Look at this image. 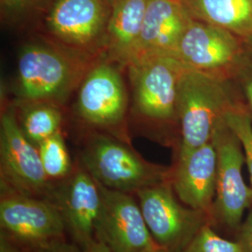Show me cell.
<instances>
[{
    "mask_svg": "<svg viewBox=\"0 0 252 252\" xmlns=\"http://www.w3.org/2000/svg\"><path fill=\"white\" fill-rule=\"evenodd\" d=\"M186 66L171 54L148 55L126 65L130 93V126L142 135L167 141L166 132L179 126L178 85Z\"/></svg>",
    "mask_w": 252,
    "mask_h": 252,
    "instance_id": "cell-1",
    "label": "cell"
},
{
    "mask_svg": "<svg viewBox=\"0 0 252 252\" xmlns=\"http://www.w3.org/2000/svg\"><path fill=\"white\" fill-rule=\"evenodd\" d=\"M98 61L69 53L42 37L28 41L17 55L13 102L47 101L63 107Z\"/></svg>",
    "mask_w": 252,
    "mask_h": 252,
    "instance_id": "cell-2",
    "label": "cell"
},
{
    "mask_svg": "<svg viewBox=\"0 0 252 252\" xmlns=\"http://www.w3.org/2000/svg\"><path fill=\"white\" fill-rule=\"evenodd\" d=\"M80 163L104 187L132 194L171 180L172 168L147 161L132 144L98 131L86 133Z\"/></svg>",
    "mask_w": 252,
    "mask_h": 252,
    "instance_id": "cell-3",
    "label": "cell"
},
{
    "mask_svg": "<svg viewBox=\"0 0 252 252\" xmlns=\"http://www.w3.org/2000/svg\"><path fill=\"white\" fill-rule=\"evenodd\" d=\"M120 64L102 58L91 67L75 93L74 111L88 130L132 144L130 93Z\"/></svg>",
    "mask_w": 252,
    "mask_h": 252,
    "instance_id": "cell-4",
    "label": "cell"
},
{
    "mask_svg": "<svg viewBox=\"0 0 252 252\" xmlns=\"http://www.w3.org/2000/svg\"><path fill=\"white\" fill-rule=\"evenodd\" d=\"M235 105L227 81L186 67L178 85V159L210 142L218 123Z\"/></svg>",
    "mask_w": 252,
    "mask_h": 252,
    "instance_id": "cell-5",
    "label": "cell"
},
{
    "mask_svg": "<svg viewBox=\"0 0 252 252\" xmlns=\"http://www.w3.org/2000/svg\"><path fill=\"white\" fill-rule=\"evenodd\" d=\"M44 32L48 42L81 57H106L111 3L106 0H53L46 8Z\"/></svg>",
    "mask_w": 252,
    "mask_h": 252,
    "instance_id": "cell-6",
    "label": "cell"
},
{
    "mask_svg": "<svg viewBox=\"0 0 252 252\" xmlns=\"http://www.w3.org/2000/svg\"><path fill=\"white\" fill-rule=\"evenodd\" d=\"M153 238L169 252H181L212 217L194 209L178 198L171 180L140 189L135 193Z\"/></svg>",
    "mask_w": 252,
    "mask_h": 252,
    "instance_id": "cell-7",
    "label": "cell"
},
{
    "mask_svg": "<svg viewBox=\"0 0 252 252\" xmlns=\"http://www.w3.org/2000/svg\"><path fill=\"white\" fill-rule=\"evenodd\" d=\"M0 186L39 198H51L54 183L47 179L38 149L19 126L12 102L0 116Z\"/></svg>",
    "mask_w": 252,
    "mask_h": 252,
    "instance_id": "cell-8",
    "label": "cell"
},
{
    "mask_svg": "<svg viewBox=\"0 0 252 252\" xmlns=\"http://www.w3.org/2000/svg\"><path fill=\"white\" fill-rule=\"evenodd\" d=\"M2 233L23 249L65 241L63 218L53 201L0 186Z\"/></svg>",
    "mask_w": 252,
    "mask_h": 252,
    "instance_id": "cell-9",
    "label": "cell"
},
{
    "mask_svg": "<svg viewBox=\"0 0 252 252\" xmlns=\"http://www.w3.org/2000/svg\"><path fill=\"white\" fill-rule=\"evenodd\" d=\"M211 142L217 153L216 198L212 210L213 224L236 230L246 209L252 207V190L244 180L243 148L224 119L218 123Z\"/></svg>",
    "mask_w": 252,
    "mask_h": 252,
    "instance_id": "cell-10",
    "label": "cell"
},
{
    "mask_svg": "<svg viewBox=\"0 0 252 252\" xmlns=\"http://www.w3.org/2000/svg\"><path fill=\"white\" fill-rule=\"evenodd\" d=\"M245 52V39L220 27L191 20L173 54L189 69L228 81Z\"/></svg>",
    "mask_w": 252,
    "mask_h": 252,
    "instance_id": "cell-11",
    "label": "cell"
},
{
    "mask_svg": "<svg viewBox=\"0 0 252 252\" xmlns=\"http://www.w3.org/2000/svg\"><path fill=\"white\" fill-rule=\"evenodd\" d=\"M51 201L60 211L67 234L81 251L97 239L102 209L99 184L81 163L63 180L54 183Z\"/></svg>",
    "mask_w": 252,
    "mask_h": 252,
    "instance_id": "cell-12",
    "label": "cell"
},
{
    "mask_svg": "<svg viewBox=\"0 0 252 252\" xmlns=\"http://www.w3.org/2000/svg\"><path fill=\"white\" fill-rule=\"evenodd\" d=\"M99 184L102 209L97 239L111 252H156L160 247L146 223L135 194L108 189Z\"/></svg>",
    "mask_w": 252,
    "mask_h": 252,
    "instance_id": "cell-13",
    "label": "cell"
},
{
    "mask_svg": "<svg viewBox=\"0 0 252 252\" xmlns=\"http://www.w3.org/2000/svg\"><path fill=\"white\" fill-rule=\"evenodd\" d=\"M171 183L183 204L212 217L216 198L217 153L211 141L177 160L172 168Z\"/></svg>",
    "mask_w": 252,
    "mask_h": 252,
    "instance_id": "cell-14",
    "label": "cell"
},
{
    "mask_svg": "<svg viewBox=\"0 0 252 252\" xmlns=\"http://www.w3.org/2000/svg\"><path fill=\"white\" fill-rule=\"evenodd\" d=\"M191 20L180 0H149L142 30L129 63L148 55H173Z\"/></svg>",
    "mask_w": 252,
    "mask_h": 252,
    "instance_id": "cell-15",
    "label": "cell"
},
{
    "mask_svg": "<svg viewBox=\"0 0 252 252\" xmlns=\"http://www.w3.org/2000/svg\"><path fill=\"white\" fill-rule=\"evenodd\" d=\"M149 0H111L106 58L126 69L139 38Z\"/></svg>",
    "mask_w": 252,
    "mask_h": 252,
    "instance_id": "cell-16",
    "label": "cell"
},
{
    "mask_svg": "<svg viewBox=\"0 0 252 252\" xmlns=\"http://www.w3.org/2000/svg\"><path fill=\"white\" fill-rule=\"evenodd\" d=\"M193 20L252 38V0H180Z\"/></svg>",
    "mask_w": 252,
    "mask_h": 252,
    "instance_id": "cell-17",
    "label": "cell"
},
{
    "mask_svg": "<svg viewBox=\"0 0 252 252\" xmlns=\"http://www.w3.org/2000/svg\"><path fill=\"white\" fill-rule=\"evenodd\" d=\"M12 104L22 131L36 147L61 131L62 106L47 101L12 102Z\"/></svg>",
    "mask_w": 252,
    "mask_h": 252,
    "instance_id": "cell-18",
    "label": "cell"
},
{
    "mask_svg": "<svg viewBox=\"0 0 252 252\" xmlns=\"http://www.w3.org/2000/svg\"><path fill=\"white\" fill-rule=\"evenodd\" d=\"M37 149L46 177L52 183L63 180L72 173L75 165L62 131L47 138Z\"/></svg>",
    "mask_w": 252,
    "mask_h": 252,
    "instance_id": "cell-19",
    "label": "cell"
},
{
    "mask_svg": "<svg viewBox=\"0 0 252 252\" xmlns=\"http://www.w3.org/2000/svg\"><path fill=\"white\" fill-rule=\"evenodd\" d=\"M226 125L229 126L240 140L245 155L252 190V118L251 113L243 107L235 105L224 115Z\"/></svg>",
    "mask_w": 252,
    "mask_h": 252,
    "instance_id": "cell-20",
    "label": "cell"
},
{
    "mask_svg": "<svg viewBox=\"0 0 252 252\" xmlns=\"http://www.w3.org/2000/svg\"><path fill=\"white\" fill-rule=\"evenodd\" d=\"M212 226L211 223L203 226L181 252H243L237 241H230L221 237Z\"/></svg>",
    "mask_w": 252,
    "mask_h": 252,
    "instance_id": "cell-21",
    "label": "cell"
},
{
    "mask_svg": "<svg viewBox=\"0 0 252 252\" xmlns=\"http://www.w3.org/2000/svg\"><path fill=\"white\" fill-rule=\"evenodd\" d=\"M53 0H0L1 18L9 24H19L39 10H44Z\"/></svg>",
    "mask_w": 252,
    "mask_h": 252,
    "instance_id": "cell-22",
    "label": "cell"
},
{
    "mask_svg": "<svg viewBox=\"0 0 252 252\" xmlns=\"http://www.w3.org/2000/svg\"><path fill=\"white\" fill-rule=\"evenodd\" d=\"M234 78L239 81L245 97L252 110V38L245 39V52Z\"/></svg>",
    "mask_w": 252,
    "mask_h": 252,
    "instance_id": "cell-23",
    "label": "cell"
},
{
    "mask_svg": "<svg viewBox=\"0 0 252 252\" xmlns=\"http://www.w3.org/2000/svg\"><path fill=\"white\" fill-rule=\"evenodd\" d=\"M236 240L243 252H252V208L237 229Z\"/></svg>",
    "mask_w": 252,
    "mask_h": 252,
    "instance_id": "cell-24",
    "label": "cell"
},
{
    "mask_svg": "<svg viewBox=\"0 0 252 252\" xmlns=\"http://www.w3.org/2000/svg\"><path fill=\"white\" fill-rule=\"evenodd\" d=\"M25 252H82L76 244H68L66 241L48 245L44 247L23 249Z\"/></svg>",
    "mask_w": 252,
    "mask_h": 252,
    "instance_id": "cell-25",
    "label": "cell"
},
{
    "mask_svg": "<svg viewBox=\"0 0 252 252\" xmlns=\"http://www.w3.org/2000/svg\"><path fill=\"white\" fill-rule=\"evenodd\" d=\"M0 252H25L18 244L0 232Z\"/></svg>",
    "mask_w": 252,
    "mask_h": 252,
    "instance_id": "cell-26",
    "label": "cell"
},
{
    "mask_svg": "<svg viewBox=\"0 0 252 252\" xmlns=\"http://www.w3.org/2000/svg\"><path fill=\"white\" fill-rule=\"evenodd\" d=\"M82 252H111V251L106 243L100 239H96L85 250H82Z\"/></svg>",
    "mask_w": 252,
    "mask_h": 252,
    "instance_id": "cell-27",
    "label": "cell"
},
{
    "mask_svg": "<svg viewBox=\"0 0 252 252\" xmlns=\"http://www.w3.org/2000/svg\"><path fill=\"white\" fill-rule=\"evenodd\" d=\"M169 252L168 251H166V250H164V249H162V248H161L160 250H158L157 252Z\"/></svg>",
    "mask_w": 252,
    "mask_h": 252,
    "instance_id": "cell-28",
    "label": "cell"
}]
</instances>
